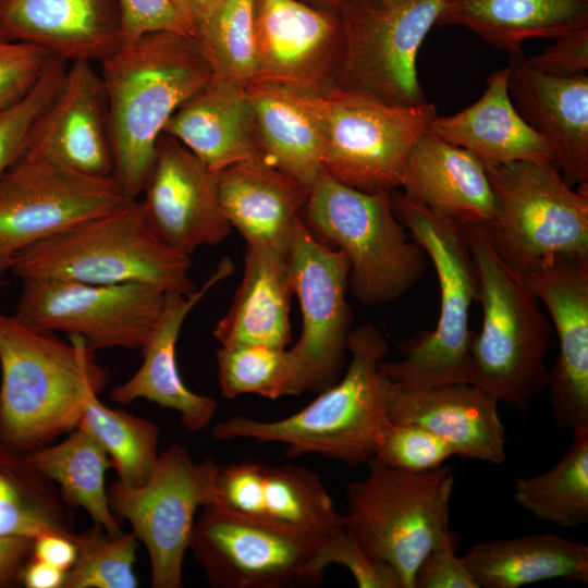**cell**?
<instances>
[{
  "instance_id": "32",
  "label": "cell",
  "mask_w": 588,
  "mask_h": 588,
  "mask_svg": "<svg viewBox=\"0 0 588 588\" xmlns=\"http://www.w3.org/2000/svg\"><path fill=\"white\" fill-rule=\"evenodd\" d=\"M462 559L479 588H518L554 578L588 583V547L555 534L481 541Z\"/></svg>"
},
{
  "instance_id": "6",
  "label": "cell",
  "mask_w": 588,
  "mask_h": 588,
  "mask_svg": "<svg viewBox=\"0 0 588 588\" xmlns=\"http://www.w3.org/2000/svg\"><path fill=\"white\" fill-rule=\"evenodd\" d=\"M189 255L167 245L147 223L140 204L123 206L21 250L10 272L91 284L139 282L194 294Z\"/></svg>"
},
{
  "instance_id": "37",
  "label": "cell",
  "mask_w": 588,
  "mask_h": 588,
  "mask_svg": "<svg viewBox=\"0 0 588 588\" xmlns=\"http://www.w3.org/2000/svg\"><path fill=\"white\" fill-rule=\"evenodd\" d=\"M255 2L222 0L195 24V37L215 75L247 86L255 75Z\"/></svg>"
},
{
  "instance_id": "23",
  "label": "cell",
  "mask_w": 588,
  "mask_h": 588,
  "mask_svg": "<svg viewBox=\"0 0 588 588\" xmlns=\"http://www.w3.org/2000/svg\"><path fill=\"white\" fill-rule=\"evenodd\" d=\"M498 404L471 383L406 389L390 382L387 408L391 421L424 427L455 455L499 465L506 460V431Z\"/></svg>"
},
{
  "instance_id": "27",
  "label": "cell",
  "mask_w": 588,
  "mask_h": 588,
  "mask_svg": "<svg viewBox=\"0 0 588 588\" xmlns=\"http://www.w3.org/2000/svg\"><path fill=\"white\" fill-rule=\"evenodd\" d=\"M402 188L409 201L463 225H487L494 215L485 164L429 131L409 151Z\"/></svg>"
},
{
  "instance_id": "12",
  "label": "cell",
  "mask_w": 588,
  "mask_h": 588,
  "mask_svg": "<svg viewBox=\"0 0 588 588\" xmlns=\"http://www.w3.org/2000/svg\"><path fill=\"white\" fill-rule=\"evenodd\" d=\"M219 467L210 458L195 462L183 445L170 444L159 453L145 483L135 487L117 480L110 485L112 512L126 518L146 546L154 588L182 587L195 515L199 507L215 503Z\"/></svg>"
},
{
  "instance_id": "39",
  "label": "cell",
  "mask_w": 588,
  "mask_h": 588,
  "mask_svg": "<svg viewBox=\"0 0 588 588\" xmlns=\"http://www.w3.org/2000/svg\"><path fill=\"white\" fill-rule=\"evenodd\" d=\"M100 527L73 534L77 548L74 564L66 571L62 588H135L134 573L138 539L135 534H105Z\"/></svg>"
},
{
  "instance_id": "11",
  "label": "cell",
  "mask_w": 588,
  "mask_h": 588,
  "mask_svg": "<svg viewBox=\"0 0 588 588\" xmlns=\"http://www.w3.org/2000/svg\"><path fill=\"white\" fill-rule=\"evenodd\" d=\"M444 3L403 0L379 8L348 0L340 8L343 53L333 86L395 107L426 102L417 57Z\"/></svg>"
},
{
  "instance_id": "8",
  "label": "cell",
  "mask_w": 588,
  "mask_h": 588,
  "mask_svg": "<svg viewBox=\"0 0 588 588\" xmlns=\"http://www.w3.org/2000/svg\"><path fill=\"white\" fill-rule=\"evenodd\" d=\"M292 94L321 133L323 171L370 194L402 187L409 151L438 115L428 101L395 107L335 86L321 94Z\"/></svg>"
},
{
  "instance_id": "21",
  "label": "cell",
  "mask_w": 588,
  "mask_h": 588,
  "mask_svg": "<svg viewBox=\"0 0 588 588\" xmlns=\"http://www.w3.org/2000/svg\"><path fill=\"white\" fill-rule=\"evenodd\" d=\"M22 157L84 175H113L106 94L94 63H69L62 85L36 122Z\"/></svg>"
},
{
  "instance_id": "19",
  "label": "cell",
  "mask_w": 588,
  "mask_h": 588,
  "mask_svg": "<svg viewBox=\"0 0 588 588\" xmlns=\"http://www.w3.org/2000/svg\"><path fill=\"white\" fill-rule=\"evenodd\" d=\"M213 505L317 540L345 527V514L335 510L320 478L291 464L245 461L220 466Z\"/></svg>"
},
{
  "instance_id": "15",
  "label": "cell",
  "mask_w": 588,
  "mask_h": 588,
  "mask_svg": "<svg viewBox=\"0 0 588 588\" xmlns=\"http://www.w3.org/2000/svg\"><path fill=\"white\" fill-rule=\"evenodd\" d=\"M130 200L112 176L21 157L0 181V286L21 250Z\"/></svg>"
},
{
  "instance_id": "33",
  "label": "cell",
  "mask_w": 588,
  "mask_h": 588,
  "mask_svg": "<svg viewBox=\"0 0 588 588\" xmlns=\"http://www.w3.org/2000/svg\"><path fill=\"white\" fill-rule=\"evenodd\" d=\"M246 89L259 156L310 191L323 172L322 137L315 120L291 91L259 84Z\"/></svg>"
},
{
  "instance_id": "42",
  "label": "cell",
  "mask_w": 588,
  "mask_h": 588,
  "mask_svg": "<svg viewBox=\"0 0 588 588\" xmlns=\"http://www.w3.org/2000/svg\"><path fill=\"white\" fill-rule=\"evenodd\" d=\"M316 562L322 574L331 564L344 566L359 588H404L394 568L369 555L345 527L321 542Z\"/></svg>"
},
{
  "instance_id": "49",
  "label": "cell",
  "mask_w": 588,
  "mask_h": 588,
  "mask_svg": "<svg viewBox=\"0 0 588 588\" xmlns=\"http://www.w3.org/2000/svg\"><path fill=\"white\" fill-rule=\"evenodd\" d=\"M66 571L35 559L25 566L21 579L27 588H62Z\"/></svg>"
},
{
  "instance_id": "9",
  "label": "cell",
  "mask_w": 588,
  "mask_h": 588,
  "mask_svg": "<svg viewBox=\"0 0 588 588\" xmlns=\"http://www.w3.org/2000/svg\"><path fill=\"white\" fill-rule=\"evenodd\" d=\"M366 477L348 483L345 528L364 550L414 588L421 560L450 532L454 476L450 466L409 473L371 458Z\"/></svg>"
},
{
  "instance_id": "45",
  "label": "cell",
  "mask_w": 588,
  "mask_h": 588,
  "mask_svg": "<svg viewBox=\"0 0 588 588\" xmlns=\"http://www.w3.org/2000/svg\"><path fill=\"white\" fill-rule=\"evenodd\" d=\"M414 588H479L463 559L456 555L451 531L419 563Z\"/></svg>"
},
{
  "instance_id": "1",
  "label": "cell",
  "mask_w": 588,
  "mask_h": 588,
  "mask_svg": "<svg viewBox=\"0 0 588 588\" xmlns=\"http://www.w3.org/2000/svg\"><path fill=\"white\" fill-rule=\"evenodd\" d=\"M113 179L128 199L142 195L156 146L176 109L212 76L196 37L144 35L101 61Z\"/></svg>"
},
{
  "instance_id": "48",
  "label": "cell",
  "mask_w": 588,
  "mask_h": 588,
  "mask_svg": "<svg viewBox=\"0 0 588 588\" xmlns=\"http://www.w3.org/2000/svg\"><path fill=\"white\" fill-rule=\"evenodd\" d=\"M73 534H44L34 539L33 555L63 571L72 567L76 560L77 548Z\"/></svg>"
},
{
  "instance_id": "24",
  "label": "cell",
  "mask_w": 588,
  "mask_h": 588,
  "mask_svg": "<svg viewBox=\"0 0 588 588\" xmlns=\"http://www.w3.org/2000/svg\"><path fill=\"white\" fill-rule=\"evenodd\" d=\"M509 93L526 123L550 146L569 186H588V75L542 74L523 51L510 54Z\"/></svg>"
},
{
  "instance_id": "46",
  "label": "cell",
  "mask_w": 588,
  "mask_h": 588,
  "mask_svg": "<svg viewBox=\"0 0 588 588\" xmlns=\"http://www.w3.org/2000/svg\"><path fill=\"white\" fill-rule=\"evenodd\" d=\"M526 62L534 70L553 77L587 75L588 28L556 38L541 53L526 57Z\"/></svg>"
},
{
  "instance_id": "14",
  "label": "cell",
  "mask_w": 588,
  "mask_h": 588,
  "mask_svg": "<svg viewBox=\"0 0 588 588\" xmlns=\"http://www.w3.org/2000/svg\"><path fill=\"white\" fill-rule=\"evenodd\" d=\"M289 261L302 313L301 335L289 350L290 395L319 393L335 383L344 368L352 331L346 301L350 266L344 253L318 240L303 218L293 233Z\"/></svg>"
},
{
  "instance_id": "3",
  "label": "cell",
  "mask_w": 588,
  "mask_h": 588,
  "mask_svg": "<svg viewBox=\"0 0 588 588\" xmlns=\"http://www.w3.org/2000/svg\"><path fill=\"white\" fill-rule=\"evenodd\" d=\"M347 351L343 377L298 412L271 421L233 416L218 422L212 437L282 443L292 457L319 454L352 467L367 464L390 421V382L379 368L389 345L376 326L364 323L352 329Z\"/></svg>"
},
{
  "instance_id": "52",
  "label": "cell",
  "mask_w": 588,
  "mask_h": 588,
  "mask_svg": "<svg viewBox=\"0 0 588 588\" xmlns=\"http://www.w3.org/2000/svg\"><path fill=\"white\" fill-rule=\"evenodd\" d=\"M308 4L323 9H340L348 0H302Z\"/></svg>"
},
{
  "instance_id": "36",
  "label": "cell",
  "mask_w": 588,
  "mask_h": 588,
  "mask_svg": "<svg viewBox=\"0 0 588 588\" xmlns=\"http://www.w3.org/2000/svg\"><path fill=\"white\" fill-rule=\"evenodd\" d=\"M78 427L93 436L110 456L118 480L135 487L148 480L159 457V431L155 424L110 408L98 395H91Z\"/></svg>"
},
{
  "instance_id": "31",
  "label": "cell",
  "mask_w": 588,
  "mask_h": 588,
  "mask_svg": "<svg viewBox=\"0 0 588 588\" xmlns=\"http://www.w3.org/2000/svg\"><path fill=\"white\" fill-rule=\"evenodd\" d=\"M437 26L464 27L513 54L526 40L588 28V0H445Z\"/></svg>"
},
{
  "instance_id": "22",
  "label": "cell",
  "mask_w": 588,
  "mask_h": 588,
  "mask_svg": "<svg viewBox=\"0 0 588 588\" xmlns=\"http://www.w3.org/2000/svg\"><path fill=\"white\" fill-rule=\"evenodd\" d=\"M0 40L100 63L123 44L117 0H0Z\"/></svg>"
},
{
  "instance_id": "7",
  "label": "cell",
  "mask_w": 588,
  "mask_h": 588,
  "mask_svg": "<svg viewBox=\"0 0 588 588\" xmlns=\"http://www.w3.org/2000/svg\"><path fill=\"white\" fill-rule=\"evenodd\" d=\"M392 193H365L324 171L310 188L303 221L350 266L348 287L363 305L392 303L422 277L428 256L406 233L392 208Z\"/></svg>"
},
{
  "instance_id": "30",
  "label": "cell",
  "mask_w": 588,
  "mask_h": 588,
  "mask_svg": "<svg viewBox=\"0 0 588 588\" xmlns=\"http://www.w3.org/2000/svg\"><path fill=\"white\" fill-rule=\"evenodd\" d=\"M293 294L289 254L246 245L241 284L213 335L221 345L286 348Z\"/></svg>"
},
{
  "instance_id": "29",
  "label": "cell",
  "mask_w": 588,
  "mask_h": 588,
  "mask_svg": "<svg viewBox=\"0 0 588 588\" xmlns=\"http://www.w3.org/2000/svg\"><path fill=\"white\" fill-rule=\"evenodd\" d=\"M507 78V66L492 72L477 101L452 115H437L428 131L469 151L485 166L513 161L555 164L550 146L515 108Z\"/></svg>"
},
{
  "instance_id": "16",
  "label": "cell",
  "mask_w": 588,
  "mask_h": 588,
  "mask_svg": "<svg viewBox=\"0 0 588 588\" xmlns=\"http://www.w3.org/2000/svg\"><path fill=\"white\" fill-rule=\"evenodd\" d=\"M322 541L211 504L195 523L189 548L213 587L280 588L321 579Z\"/></svg>"
},
{
  "instance_id": "13",
  "label": "cell",
  "mask_w": 588,
  "mask_h": 588,
  "mask_svg": "<svg viewBox=\"0 0 588 588\" xmlns=\"http://www.w3.org/2000/svg\"><path fill=\"white\" fill-rule=\"evenodd\" d=\"M13 317L28 328L82 338L95 352L142 348L162 311L166 291L139 282L91 284L25 278Z\"/></svg>"
},
{
  "instance_id": "34",
  "label": "cell",
  "mask_w": 588,
  "mask_h": 588,
  "mask_svg": "<svg viewBox=\"0 0 588 588\" xmlns=\"http://www.w3.org/2000/svg\"><path fill=\"white\" fill-rule=\"evenodd\" d=\"M24 457L34 470L56 481L61 498L83 507L97 527L110 536L122 532L105 486V473L111 466L109 456L85 429L77 427L59 444L41 446Z\"/></svg>"
},
{
  "instance_id": "50",
  "label": "cell",
  "mask_w": 588,
  "mask_h": 588,
  "mask_svg": "<svg viewBox=\"0 0 588 588\" xmlns=\"http://www.w3.org/2000/svg\"><path fill=\"white\" fill-rule=\"evenodd\" d=\"M222 0H189L191 13L195 24L207 15Z\"/></svg>"
},
{
  "instance_id": "25",
  "label": "cell",
  "mask_w": 588,
  "mask_h": 588,
  "mask_svg": "<svg viewBox=\"0 0 588 588\" xmlns=\"http://www.w3.org/2000/svg\"><path fill=\"white\" fill-rule=\"evenodd\" d=\"M233 270V262L225 257L194 294L166 292L161 315L142 346L143 363L128 380L112 388L110 396L114 402L130 404L143 397L174 409L191 432L200 431L210 425L218 404L212 397L197 394L184 384L177 369L175 347L189 311L211 287L230 277Z\"/></svg>"
},
{
  "instance_id": "35",
  "label": "cell",
  "mask_w": 588,
  "mask_h": 588,
  "mask_svg": "<svg viewBox=\"0 0 588 588\" xmlns=\"http://www.w3.org/2000/svg\"><path fill=\"white\" fill-rule=\"evenodd\" d=\"M513 499L535 518L564 528L588 522V428L573 431L564 456L548 470L517 478Z\"/></svg>"
},
{
  "instance_id": "26",
  "label": "cell",
  "mask_w": 588,
  "mask_h": 588,
  "mask_svg": "<svg viewBox=\"0 0 588 588\" xmlns=\"http://www.w3.org/2000/svg\"><path fill=\"white\" fill-rule=\"evenodd\" d=\"M221 209L246 245L287 255L309 189L255 157L216 172Z\"/></svg>"
},
{
  "instance_id": "17",
  "label": "cell",
  "mask_w": 588,
  "mask_h": 588,
  "mask_svg": "<svg viewBox=\"0 0 588 588\" xmlns=\"http://www.w3.org/2000/svg\"><path fill=\"white\" fill-rule=\"evenodd\" d=\"M342 53L340 9L302 0H256V68L250 84L321 94L333 87Z\"/></svg>"
},
{
  "instance_id": "5",
  "label": "cell",
  "mask_w": 588,
  "mask_h": 588,
  "mask_svg": "<svg viewBox=\"0 0 588 588\" xmlns=\"http://www.w3.org/2000/svg\"><path fill=\"white\" fill-rule=\"evenodd\" d=\"M392 208L434 266L440 314L432 331L419 332L400 345L401 359L381 362L383 376L397 388L469 383L471 371L470 308L478 298V279L463 225L391 194Z\"/></svg>"
},
{
  "instance_id": "38",
  "label": "cell",
  "mask_w": 588,
  "mask_h": 588,
  "mask_svg": "<svg viewBox=\"0 0 588 588\" xmlns=\"http://www.w3.org/2000/svg\"><path fill=\"white\" fill-rule=\"evenodd\" d=\"M221 395H290L293 363L289 350L261 345H221L217 351Z\"/></svg>"
},
{
  "instance_id": "10",
  "label": "cell",
  "mask_w": 588,
  "mask_h": 588,
  "mask_svg": "<svg viewBox=\"0 0 588 588\" xmlns=\"http://www.w3.org/2000/svg\"><path fill=\"white\" fill-rule=\"evenodd\" d=\"M495 210L485 225L500 258L522 275L558 257L588 258V186H569L554 163L485 166Z\"/></svg>"
},
{
  "instance_id": "18",
  "label": "cell",
  "mask_w": 588,
  "mask_h": 588,
  "mask_svg": "<svg viewBox=\"0 0 588 588\" xmlns=\"http://www.w3.org/2000/svg\"><path fill=\"white\" fill-rule=\"evenodd\" d=\"M523 277L558 335L546 384L554 422L572 431L588 428V258L558 257Z\"/></svg>"
},
{
  "instance_id": "2",
  "label": "cell",
  "mask_w": 588,
  "mask_h": 588,
  "mask_svg": "<svg viewBox=\"0 0 588 588\" xmlns=\"http://www.w3.org/2000/svg\"><path fill=\"white\" fill-rule=\"evenodd\" d=\"M94 353L79 336L68 344L0 315V441L29 453L77 428L108 380Z\"/></svg>"
},
{
  "instance_id": "20",
  "label": "cell",
  "mask_w": 588,
  "mask_h": 588,
  "mask_svg": "<svg viewBox=\"0 0 588 588\" xmlns=\"http://www.w3.org/2000/svg\"><path fill=\"white\" fill-rule=\"evenodd\" d=\"M139 201L152 231L170 247L191 255L221 243L231 225L221 209L216 172L174 137L162 133Z\"/></svg>"
},
{
  "instance_id": "43",
  "label": "cell",
  "mask_w": 588,
  "mask_h": 588,
  "mask_svg": "<svg viewBox=\"0 0 588 588\" xmlns=\"http://www.w3.org/2000/svg\"><path fill=\"white\" fill-rule=\"evenodd\" d=\"M51 56L32 45L0 40V109L25 97Z\"/></svg>"
},
{
  "instance_id": "41",
  "label": "cell",
  "mask_w": 588,
  "mask_h": 588,
  "mask_svg": "<svg viewBox=\"0 0 588 588\" xmlns=\"http://www.w3.org/2000/svg\"><path fill=\"white\" fill-rule=\"evenodd\" d=\"M455 455L453 448L421 426L389 421L376 444L375 460L409 473L437 468Z\"/></svg>"
},
{
  "instance_id": "51",
  "label": "cell",
  "mask_w": 588,
  "mask_h": 588,
  "mask_svg": "<svg viewBox=\"0 0 588 588\" xmlns=\"http://www.w3.org/2000/svg\"><path fill=\"white\" fill-rule=\"evenodd\" d=\"M184 22L195 34L194 22L191 13L189 0H171Z\"/></svg>"
},
{
  "instance_id": "47",
  "label": "cell",
  "mask_w": 588,
  "mask_h": 588,
  "mask_svg": "<svg viewBox=\"0 0 588 588\" xmlns=\"http://www.w3.org/2000/svg\"><path fill=\"white\" fill-rule=\"evenodd\" d=\"M34 539L23 536L0 537V587L22 576L27 558L33 554Z\"/></svg>"
},
{
  "instance_id": "40",
  "label": "cell",
  "mask_w": 588,
  "mask_h": 588,
  "mask_svg": "<svg viewBox=\"0 0 588 588\" xmlns=\"http://www.w3.org/2000/svg\"><path fill=\"white\" fill-rule=\"evenodd\" d=\"M68 65L66 61L51 57L28 94L0 109V181L23 156L36 122L62 85Z\"/></svg>"
},
{
  "instance_id": "53",
  "label": "cell",
  "mask_w": 588,
  "mask_h": 588,
  "mask_svg": "<svg viewBox=\"0 0 588 588\" xmlns=\"http://www.w3.org/2000/svg\"><path fill=\"white\" fill-rule=\"evenodd\" d=\"M355 2L369 5V7H390L403 0H353Z\"/></svg>"
},
{
  "instance_id": "4",
  "label": "cell",
  "mask_w": 588,
  "mask_h": 588,
  "mask_svg": "<svg viewBox=\"0 0 588 588\" xmlns=\"http://www.w3.org/2000/svg\"><path fill=\"white\" fill-rule=\"evenodd\" d=\"M463 230L483 314L471 344L469 383L499 403L525 411L547 384L552 324L525 278L500 258L485 225L466 224Z\"/></svg>"
},
{
  "instance_id": "44",
  "label": "cell",
  "mask_w": 588,
  "mask_h": 588,
  "mask_svg": "<svg viewBox=\"0 0 588 588\" xmlns=\"http://www.w3.org/2000/svg\"><path fill=\"white\" fill-rule=\"evenodd\" d=\"M124 44L157 32L194 36L171 0H117Z\"/></svg>"
},
{
  "instance_id": "28",
  "label": "cell",
  "mask_w": 588,
  "mask_h": 588,
  "mask_svg": "<svg viewBox=\"0 0 588 588\" xmlns=\"http://www.w3.org/2000/svg\"><path fill=\"white\" fill-rule=\"evenodd\" d=\"M163 133L213 172L260 157L246 86L215 74L176 109Z\"/></svg>"
}]
</instances>
